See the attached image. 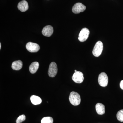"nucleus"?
Listing matches in <instances>:
<instances>
[{"instance_id": "2eb2a0df", "label": "nucleus", "mask_w": 123, "mask_h": 123, "mask_svg": "<svg viewBox=\"0 0 123 123\" xmlns=\"http://www.w3.org/2000/svg\"><path fill=\"white\" fill-rule=\"evenodd\" d=\"M53 119L50 117H44L41 120L42 123H53Z\"/></svg>"}, {"instance_id": "aec40b11", "label": "nucleus", "mask_w": 123, "mask_h": 123, "mask_svg": "<svg viewBox=\"0 0 123 123\" xmlns=\"http://www.w3.org/2000/svg\"><path fill=\"white\" fill-rule=\"evenodd\" d=\"M75 72H77V70H75Z\"/></svg>"}, {"instance_id": "9b49d317", "label": "nucleus", "mask_w": 123, "mask_h": 123, "mask_svg": "<svg viewBox=\"0 0 123 123\" xmlns=\"http://www.w3.org/2000/svg\"><path fill=\"white\" fill-rule=\"evenodd\" d=\"M95 109L97 114L98 115H102L105 113V106L102 104L98 103L95 106Z\"/></svg>"}, {"instance_id": "ddd939ff", "label": "nucleus", "mask_w": 123, "mask_h": 123, "mask_svg": "<svg viewBox=\"0 0 123 123\" xmlns=\"http://www.w3.org/2000/svg\"><path fill=\"white\" fill-rule=\"evenodd\" d=\"M39 66V63L37 62H34L32 63L29 67V70L30 73L34 74L36 72L38 69Z\"/></svg>"}, {"instance_id": "0eeeda50", "label": "nucleus", "mask_w": 123, "mask_h": 123, "mask_svg": "<svg viewBox=\"0 0 123 123\" xmlns=\"http://www.w3.org/2000/svg\"><path fill=\"white\" fill-rule=\"evenodd\" d=\"M86 9V7L81 3H76L73 6L72 11L75 14H78L84 12Z\"/></svg>"}, {"instance_id": "f257e3e1", "label": "nucleus", "mask_w": 123, "mask_h": 123, "mask_svg": "<svg viewBox=\"0 0 123 123\" xmlns=\"http://www.w3.org/2000/svg\"><path fill=\"white\" fill-rule=\"evenodd\" d=\"M69 100L70 103L73 105H78L81 101L80 95L78 93L73 91L70 93L69 97Z\"/></svg>"}, {"instance_id": "20e7f679", "label": "nucleus", "mask_w": 123, "mask_h": 123, "mask_svg": "<svg viewBox=\"0 0 123 123\" xmlns=\"http://www.w3.org/2000/svg\"><path fill=\"white\" fill-rule=\"evenodd\" d=\"M90 34V31L86 28L82 29L79 33L78 40L81 42H84L88 39Z\"/></svg>"}, {"instance_id": "f8f14e48", "label": "nucleus", "mask_w": 123, "mask_h": 123, "mask_svg": "<svg viewBox=\"0 0 123 123\" xmlns=\"http://www.w3.org/2000/svg\"><path fill=\"white\" fill-rule=\"evenodd\" d=\"M23 63L21 61L18 60L13 62L12 64V68L13 70H18L22 68Z\"/></svg>"}, {"instance_id": "6ab92c4d", "label": "nucleus", "mask_w": 123, "mask_h": 123, "mask_svg": "<svg viewBox=\"0 0 123 123\" xmlns=\"http://www.w3.org/2000/svg\"><path fill=\"white\" fill-rule=\"evenodd\" d=\"M1 49V43H0V50Z\"/></svg>"}, {"instance_id": "7ed1b4c3", "label": "nucleus", "mask_w": 123, "mask_h": 123, "mask_svg": "<svg viewBox=\"0 0 123 123\" xmlns=\"http://www.w3.org/2000/svg\"><path fill=\"white\" fill-rule=\"evenodd\" d=\"M98 81L99 85L102 87H106L108 84V79L107 75L105 73H101L99 75Z\"/></svg>"}, {"instance_id": "39448f33", "label": "nucleus", "mask_w": 123, "mask_h": 123, "mask_svg": "<svg viewBox=\"0 0 123 123\" xmlns=\"http://www.w3.org/2000/svg\"><path fill=\"white\" fill-rule=\"evenodd\" d=\"M57 72V64L55 62H52L49 65L48 70L49 76L51 77H54L56 76Z\"/></svg>"}, {"instance_id": "4468645a", "label": "nucleus", "mask_w": 123, "mask_h": 123, "mask_svg": "<svg viewBox=\"0 0 123 123\" xmlns=\"http://www.w3.org/2000/svg\"><path fill=\"white\" fill-rule=\"evenodd\" d=\"M31 102L34 105H37L40 104L42 100L39 97L36 95H32L30 98Z\"/></svg>"}, {"instance_id": "1a4fd4ad", "label": "nucleus", "mask_w": 123, "mask_h": 123, "mask_svg": "<svg viewBox=\"0 0 123 123\" xmlns=\"http://www.w3.org/2000/svg\"><path fill=\"white\" fill-rule=\"evenodd\" d=\"M53 32V29L51 25H47L44 27L42 31V33L43 35L47 37H50L52 35Z\"/></svg>"}, {"instance_id": "f3484780", "label": "nucleus", "mask_w": 123, "mask_h": 123, "mask_svg": "<svg viewBox=\"0 0 123 123\" xmlns=\"http://www.w3.org/2000/svg\"><path fill=\"white\" fill-rule=\"evenodd\" d=\"M26 116L25 115H22L18 117L16 121V123H21L26 119Z\"/></svg>"}, {"instance_id": "a211bd4d", "label": "nucleus", "mask_w": 123, "mask_h": 123, "mask_svg": "<svg viewBox=\"0 0 123 123\" xmlns=\"http://www.w3.org/2000/svg\"><path fill=\"white\" fill-rule=\"evenodd\" d=\"M120 88L122 90H123V80H122L120 82Z\"/></svg>"}, {"instance_id": "f03ea898", "label": "nucleus", "mask_w": 123, "mask_h": 123, "mask_svg": "<svg viewBox=\"0 0 123 123\" xmlns=\"http://www.w3.org/2000/svg\"><path fill=\"white\" fill-rule=\"evenodd\" d=\"M103 43L100 41H98L95 45L93 50V54L95 57H99L103 50Z\"/></svg>"}, {"instance_id": "dca6fc26", "label": "nucleus", "mask_w": 123, "mask_h": 123, "mask_svg": "<svg viewBox=\"0 0 123 123\" xmlns=\"http://www.w3.org/2000/svg\"><path fill=\"white\" fill-rule=\"evenodd\" d=\"M117 119L120 122H123V110H120L116 115Z\"/></svg>"}, {"instance_id": "9d476101", "label": "nucleus", "mask_w": 123, "mask_h": 123, "mask_svg": "<svg viewBox=\"0 0 123 123\" xmlns=\"http://www.w3.org/2000/svg\"><path fill=\"white\" fill-rule=\"evenodd\" d=\"M18 8L21 12H25L29 9L28 2L25 0H23L18 3Z\"/></svg>"}, {"instance_id": "6e6552de", "label": "nucleus", "mask_w": 123, "mask_h": 123, "mask_svg": "<svg viewBox=\"0 0 123 123\" xmlns=\"http://www.w3.org/2000/svg\"><path fill=\"white\" fill-rule=\"evenodd\" d=\"M73 81L78 84L82 83L84 81V75L81 72L77 71L73 74L72 77Z\"/></svg>"}, {"instance_id": "423d86ee", "label": "nucleus", "mask_w": 123, "mask_h": 123, "mask_svg": "<svg viewBox=\"0 0 123 123\" xmlns=\"http://www.w3.org/2000/svg\"><path fill=\"white\" fill-rule=\"evenodd\" d=\"M26 47L27 50L30 52H36L40 50V46L35 43L30 42L27 43Z\"/></svg>"}]
</instances>
